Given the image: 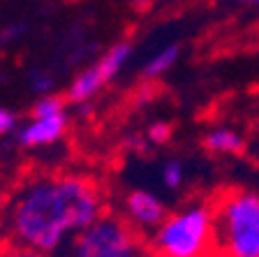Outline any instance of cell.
<instances>
[{
	"mask_svg": "<svg viewBox=\"0 0 259 257\" xmlns=\"http://www.w3.org/2000/svg\"><path fill=\"white\" fill-rule=\"evenodd\" d=\"M120 215L144 234V232L155 230L169 215V211L157 195L148 193V190H130L123 197V213Z\"/></svg>",
	"mask_w": 259,
	"mask_h": 257,
	"instance_id": "5b68a950",
	"label": "cell"
},
{
	"mask_svg": "<svg viewBox=\"0 0 259 257\" xmlns=\"http://www.w3.org/2000/svg\"><path fill=\"white\" fill-rule=\"evenodd\" d=\"M7 246H10V239H7V232H5V227H3V223H0V252L5 250Z\"/></svg>",
	"mask_w": 259,
	"mask_h": 257,
	"instance_id": "ac0fdd59",
	"label": "cell"
},
{
	"mask_svg": "<svg viewBox=\"0 0 259 257\" xmlns=\"http://www.w3.org/2000/svg\"><path fill=\"white\" fill-rule=\"evenodd\" d=\"M30 88L37 95H47V93H54L56 88V81L51 75H47V72H35V75L30 77Z\"/></svg>",
	"mask_w": 259,
	"mask_h": 257,
	"instance_id": "5bb4252c",
	"label": "cell"
},
{
	"mask_svg": "<svg viewBox=\"0 0 259 257\" xmlns=\"http://www.w3.org/2000/svg\"><path fill=\"white\" fill-rule=\"evenodd\" d=\"M181 58V44H167V47H162L160 51L148 58V63L144 65V70H141V77L146 81H155L160 77H164L169 70H171L174 65L178 63Z\"/></svg>",
	"mask_w": 259,
	"mask_h": 257,
	"instance_id": "30bf717a",
	"label": "cell"
},
{
	"mask_svg": "<svg viewBox=\"0 0 259 257\" xmlns=\"http://www.w3.org/2000/svg\"><path fill=\"white\" fill-rule=\"evenodd\" d=\"M0 257H47V255H44V252H39V250H32V248L10 243L5 250L0 252Z\"/></svg>",
	"mask_w": 259,
	"mask_h": 257,
	"instance_id": "9a60e30c",
	"label": "cell"
},
{
	"mask_svg": "<svg viewBox=\"0 0 259 257\" xmlns=\"http://www.w3.org/2000/svg\"><path fill=\"white\" fill-rule=\"evenodd\" d=\"M104 86H107V81L100 75L97 65L93 63V65H88V67H83V70L72 79L70 88H67V102L76 104V107L88 104V102H93V97L102 91Z\"/></svg>",
	"mask_w": 259,
	"mask_h": 257,
	"instance_id": "52a82bcc",
	"label": "cell"
},
{
	"mask_svg": "<svg viewBox=\"0 0 259 257\" xmlns=\"http://www.w3.org/2000/svg\"><path fill=\"white\" fill-rule=\"evenodd\" d=\"M70 125L67 109L58 114H49V116H32L21 130H19V144L26 149H39V146L56 144L65 134Z\"/></svg>",
	"mask_w": 259,
	"mask_h": 257,
	"instance_id": "8992f818",
	"label": "cell"
},
{
	"mask_svg": "<svg viewBox=\"0 0 259 257\" xmlns=\"http://www.w3.org/2000/svg\"><path fill=\"white\" fill-rule=\"evenodd\" d=\"M56 257H148V239L123 215L104 211L95 223L70 236Z\"/></svg>",
	"mask_w": 259,
	"mask_h": 257,
	"instance_id": "277c9868",
	"label": "cell"
},
{
	"mask_svg": "<svg viewBox=\"0 0 259 257\" xmlns=\"http://www.w3.org/2000/svg\"><path fill=\"white\" fill-rule=\"evenodd\" d=\"M58 112H65V100L60 95H54V93L39 95V100L32 104V116H49V114Z\"/></svg>",
	"mask_w": 259,
	"mask_h": 257,
	"instance_id": "7c38bea8",
	"label": "cell"
},
{
	"mask_svg": "<svg viewBox=\"0 0 259 257\" xmlns=\"http://www.w3.org/2000/svg\"><path fill=\"white\" fill-rule=\"evenodd\" d=\"M185 181V167L181 160H167L162 167V183L169 190H178Z\"/></svg>",
	"mask_w": 259,
	"mask_h": 257,
	"instance_id": "8fae6325",
	"label": "cell"
},
{
	"mask_svg": "<svg viewBox=\"0 0 259 257\" xmlns=\"http://www.w3.org/2000/svg\"><path fill=\"white\" fill-rule=\"evenodd\" d=\"M26 32V26H19V23H14V26H7L0 30V44H10L14 42V40H19Z\"/></svg>",
	"mask_w": 259,
	"mask_h": 257,
	"instance_id": "e0dca14e",
	"label": "cell"
},
{
	"mask_svg": "<svg viewBox=\"0 0 259 257\" xmlns=\"http://www.w3.org/2000/svg\"><path fill=\"white\" fill-rule=\"evenodd\" d=\"M257 121H259V102H257Z\"/></svg>",
	"mask_w": 259,
	"mask_h": 257,
	"instance_id": "44dd1931",
	"label": "cell"
},
{
	"mask_svg": "<svg viewBox=\"0 0 259 257\" xmlns=\"http://www.w3.org/2000/svg\"><path fill=\"white\" fill-rule=\"evenodd\" d=\"M107 211L102 188L81 174L32 176L12 193L3 213L10 243L54 255Z\"/></svg>",
	"mask_w": 259,
	"mask_h": 257,
	"instance_id": "6da1fadb",
	"label": "cell"
},
{
	"mask_svg": "<svg viewBox=\"0 0 259 257\" xmlns=\"http://www.w3.org/2000/svg\"><path fill=\"white\" fill-rule=\"evenodd\" d=\"M148 257H169V255H160V252H151Z\"/></svg>",
	"mask_w": 259,
	"mask_h": 257,
	"instance_id": "ffe728a7",
	"label": "cell"
},
{
	"mask_svg": "<svg viewBox=\"0 0 259 257\" xmlns=\"http://www.w3.org/2000/svg\"><path fill=\"white\" fill-rule=\"evenodd\" d=\"M151 252L169 257H215V215L213 204L199 202L169 213L151 232Z\"/></svg>",
	"mask_w": 259,
	"mask_h": 257,
	"instance_id": "3957f363",
	"label": "cell"
},
{
	"mask_svg": "<svg viewBox=\"0 0 259 257\" xmlns=\"http://www.w3.org/2000/svg\"><path fill=\"white\" fill-rule=\"evenodd\" d=\"M130 56H132V42H127V40H120V42L111 44V47L104 51L100 58L95 60L97 70H100V75L104 77V81H111L118 77V72L125 67V63L130 60Z\"/></svg>",
	"mask_w": 259,
	"mask_h": 257,
	"instance_id": "9c48e42d",
	"label": "cell"
},
{
	"mask_svg": "<svg viewBox=\"0 0 259 257\" xmlns=\"http://www.w3.org/2000/svg\"><path fill=\"white\" fill-rule=\"evenodd\" d=\"M14 128H16V116H14V112H10V109H5V107H0V137L10 134Z\"/></svg>",
	"mask_w": 259,
	"mask_h": 257,
	"instance_id": "2e32d148",
	"label": "cell"
},
{
	"mask_svg": "<svg viewBox=\"0 0 259 257\" xmlns=\"http://www.w3.org/2000/svg\"><path fill=\"white\" fill-rule=\"evenodd\" d=\"M201 146L208 153H213V156H241L243 151H245V139L234 128L218 125V128L208 130L204 134Z\"/></svg>",
	"mask_w": 259,
	"mask_h": 257,
	"instance_id": "ba28073f",
	"label": "cell"
},
{
	"mask_svg": "<svg viewBox=\"0 0 259 257\" xmlns=\"http://www.w3.org/2000/svg\"><path fill=\"white\" fill-rule=\"evenodd\" d=\"M171 139V125L164 123V121H157V123H151L148 130H146V141H151L155 146L167 144Z\"/></svg>",
	"mask_w": 259,
	"mask_h": 257,
	"instance_id": "4fadbf2b",
	"label": "cell"
},
{
	"mask_svg": "<svg viewBox=\"0 0 259 257\" xmlns=\"http://www.w3.org/2000/svg\"><path fill=\"white\" fill-rule=\"evenodd\" d=\"M232 3H241V5H259V0H232Z\"/></svg>",
	"mask_w": 259,
	"mask_h": 257,
	"instance_id": "d6986e66",
	"label": "cell"
},
{
	"mask_svg": "<svg viewBox=\"0 0 259 257\" xmlns=\"http://www.w3.org/2000/svg\"><path fill=\"white\" fill-rule=\"evenodd\" d=\"M215 257H259V193L225 188L215 197Z\"/></svg>",
	"mask_w": 259,
	"mask_h": 257,
	"instance_id": "7a4b0ae2",
	"label": "cell"
}]
</instances>
